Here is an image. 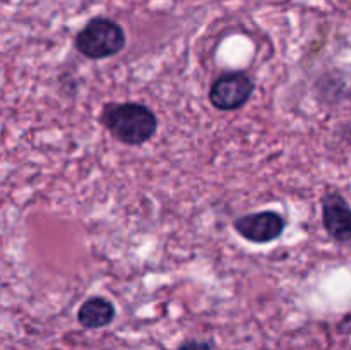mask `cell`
Wrapping results in <instances>:
<instances>
[{
  "label": "cell",
  "instance_id": "4",
  "mask_svg": "<svg viewBox=\"0 0 351 350\" xmlns=\"http://www.w3.org/2000/svg\"><path fill=\"white\" fill-rule=\"evenodd\" d=\"M237 233L254 244H269L280 239L287 229V220L278 211L249 213L233 223Z\"/></svg>",
  "mask_w": 351,
  "mask_h": 350
},
{
  "label": "cell",
  "instance_id": "3",
  "mask_svg": "<svg viewBox=\"0 0 351 350\" xmlns=\"http://www.w3.org/2000/svg\"><path fill=\"white\" fill-rule=\"evenodd\" d=\"M254 89H256V82L247 72H223L213 81L209 88V102L221 112H233V110L243 108L249 103Z\"/></svg>",
  "mask_w": 351,
  "mask_h": 350
},
{
  "label": "cell",
  "instance_id": "1",
  "mask_svg": "<svg viewBox=\"0 0 351 350\" xmlns=\"http://www.w3.org/2000/svg\"><path fill=\"white\" fill-rule=\"evenodd\" d=\"M99 124L122 144L141 146L158 130V117L149 106L136 102L106 103L99 113Z\"/></svg>",
  "mask_w": 351,
  "mask_h": 350
},
{
  "label": "cell",
  "instance_id": "5",
  "mask_svg": "<svg viewBox=\"0 0 351 350\" xmlns=\"http://www.w3.org/2000/svg\"><path fill=\"white\" fill-rule=\"evenodd\" d=\"M322 225L338 242L351 240V206L339 192H328L322 198Z\"/></svg>",
  "mask_w": 351,
  "mask_h": 350
},
{
  "label": "cell",
  "instance_id": "8",
  "mask_svg": "<svg viewBox=\"0 0 351 350\" xmlns=\"http://www.w3.org/2000/svg\"><path fill=\"white\" fill-rule=\"evenodd\" d=\"M346 325H351V316H350V318H348V319H345V323H343V325H341V326H346Z\"/></svg>",
  "mask_w": 351,
  "mask_h": 350
},
{
  "label": "cell",
  "instance_id": "2",
  "mask_svg": "<svg viewBox=\"0 0 351 350\" xmlns=\"http://www.w3.org/2000/svg\"><path fill=\"white\" fill-rule=\"evenodd\" d=\"M75 50L86 58L101 60L119 55L125 48L123 27L108 17H95L74 38Z\"/></svg>",
  "mask_w": 351,
  "mask_h": 350
},
{
  "label": "cell",
  "instance_id": "6",
  "mask_svg": "<svg viewBox=\"0 0 351 350\" xmlns=\"http://www.w3.org/2000/svg\"><path fill=\"white\" fill-rule=\"evenodd\" d=\"M115 305L105 297H91L79 307L77 321L86 329H101L115 319Z\"/></svg>",
  "mask_w": 351,
  "mask_h": 350
},
{
  "label": "cell",
  "instance_id": "7",
  "mask_svg": "<svg viewBox=\"0 0 351 350\" xmlns=\"http://www.w3.org/2000/svg\"><path fill=\"white\" fill-rule=\"evenodd\" d=\"M178 350H213V345L209 342H199V340H189L184 342Z\"/></svg>",
  "mask_w": 351,
  "mask_h": 350
}]
</instances>
